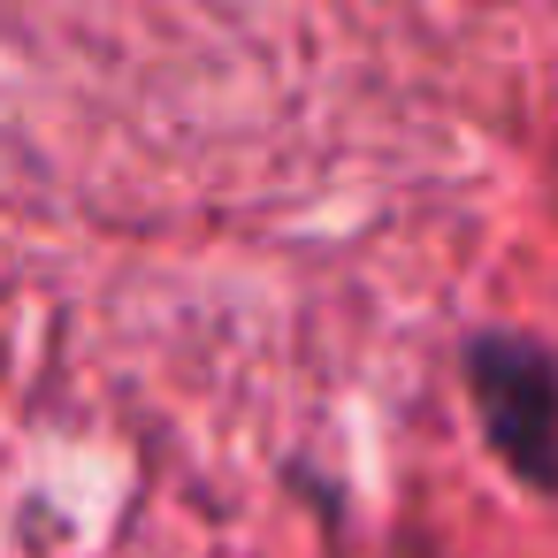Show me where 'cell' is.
Listing matches in <instances>:
<instances>
[{
  "instance_id": "6da1fadb",
  "label": "cell",
  "mask_w": 558,
  "mask_h": 558,
  "mask_svg": "<svg viewBox=\"0 0 558 558\" xmlns=\"http://www.w3.org/2000/svg\"><path fill=\"white\" fill-rule=\"evenodd\" d=\"M474 398L497 428V451L520 474L550 482L558 474V375H550V360L527 344H482L474 352Z\"/></svg>"
}]
</instances>
